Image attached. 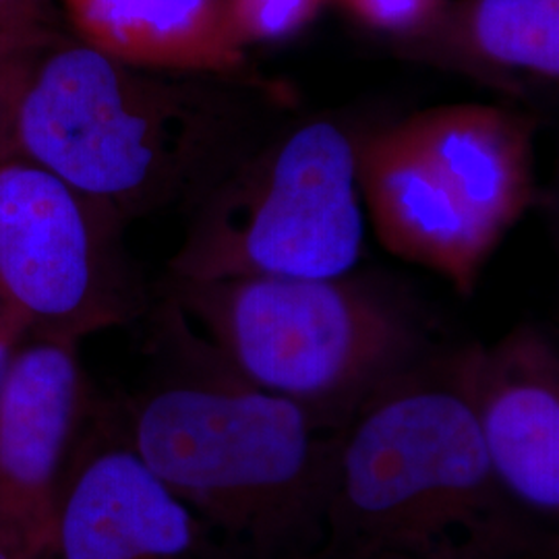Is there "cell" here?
Returning a JSON list of instances; mask_svg holds the SVG:
<instances>
[{
	"mask_svg": "<svg viewBox=\"0 0 559 559\" xmlns=\"http://www.w3.org/2000/svg\"><path fill=\"white\" fill-rule=\"evenodd\" d=\"M200 75L112 59L59 34L21 90L15 154L127 222L200 191L221 168L237 110Z\"/></svg>",
	"mask_w": 559,
	"mask_h": 559,
	"instance_id": "obj_3",
	"label": "cell"
},
{
	"mask_svg": "<svg viewBox=\"0 0 559 559\" xmlns=\"http://www.w3.org/2000/svg\"><path fill=\"white\" fill-rule=\"evenodd\" d=\"M362 25L400 41L423 36L441 15L445 0H338Z\"/></svg>",
	"mask_w": 559,
	"mask_h": 559,
	"instance_id": "obj_15",
	"label": "cell"
},
{
	"mask_svg": "<svg viewBox=\"0 0 559 559\" xmlns=\"http://www.w3.org/2000/svg\"><path fill=\"white\" fill-rule=\"evenodd\" d=\"M214 528L122 438L100 400L81 438L41 559H224Z\"/></svg>",
	"mask_w": 559,
	"mask_h": 559,
	"instance_id": "obj_8",
	"label": "cell"
},
{
	"mask_svg": "<svg viewBox=\"0 0 559 559\" xmlns=\"http://www.w3.org/2000/svg\"><path fill=\"white\" fill-rule=\"evenodd\" d=\"M164 340L173 362L135 396L112 402L122 438L249 558H316L340 433L245 380L170 305Z\"/></svg>",
	"mask_w": 559,
	"mask_h": 559,
	"instance_id": "obj_1",
	"label": "cell"
},
{
	"mask_svg": "<svg viewBox=\"0 0 559 559\" xmlns=\"http://www.w3.org/2000/svg\"><path fill=\"white\" fill-rule=\"evenodd\" d=\"M57 34H60V29H57V32H17V34H0V57L7 55V52H13V50H17V48H23V46L48 40V38H52V36H57Z\"/></svg>",
	"mask_w": 559,
	"mask_h": 559,
	"instance_id": "obj_20",
	"label": "cell"
},
{
	"mask_svg": "<svg viewBox=\"0 0 559 559\" xmlns=\"http://www.w3.org/2000/svg\"><path fill=\"white\" fill-rule=\"evenodd\" d=\"M21 340H23V334H21L20 328L9 320V316L0 309V380L4 376V369L13 357L15 348L20 346Z\"/></svg>",
	"mask_w": 559,
	"mask_h": 559,
	"instance_id": "obj_19",
	"label": "cell"
},
{
	"mask_svg": "<svg viewBox=\"0 0 559 559\" xmlns=\"http://www.w3.org/2000/svg\"><path fill=\"white\" fill-rule=\"evenodd\" d=\"M471 547L556 559L558 539L501 489L450 359L433 355L365 400L340 431L313 559Z\"/></svg>",
	"mask_w": 559,
	"mask_h": 559,
	"instance_id": "obj_2",
	"label": "cell"
},
{
	"mask_svg": "<svg viewBox=\"0 0 559 559\" xmlns=\"http://www.w3.org/2000/svg\"><path fill=\"white\" fill-rule=\"evenodd\" d=\"M362 253L355 138L311 120L207 193L170 278H340Z\"/></svg>",
	"mask_w": 559,
	"mask_h": 559,
	"instance_id": "obj_5",
	"label": "cell"
},
{
	"mask_svg": "<svg viewBox=\"0 0 559 559\" xmlns=\"http://www.w3.org/2000/svg\"><path fill=\"white\" fill-rule=\"evenodd\" d=\"M501 489L533 519L559 514V357L535 325L450 355Z\"/></svg>",
	"mask_w": 559,
	"mask_h": 559,
	"instance_id": "obj_9",
	"label": "cell"
},
{
	"mask_svg": "<svg viewBox=\"0 0 559 559\" xmlns=\"http://www.w3.org/2000/svg\"><path fill=\"white\" fill-rule=\"evenodd\" d=\"M404 44L483 75L558 81L559 0H445L438 21Z\"/></svg>",
	"mask_w": 559,
	"mask_h": 559,
	"instance_id": "obj_13",
	"label": "cell"
},
{
	"mask_svg": "<svg viewBox=\"0 0 559 559\" xmlns=\"http://www.w3.org/2000/svg\"><path fill=\"white\" fill-rule=\"evenodd\" d=\"M399 124L462 207L498 239L533 207V117L489 104H450Z\"/></svg>",
	"mask_w": 559,
	"mask_h": 559,
	"instance_id": "obj_11",
	"label": "cell"
},
{
	"mask_svg": "<svg viewBox=\"0 0 559 559\" xmlns=\"http://www.w3.org/2000/svg\"><path fill=\"white\" fill-rule=\"evenodd\" d=\"M355 164L381 247L473 295L501 239L462 207L400 124L355 140Z\"/></svg>",
	"mask_w": 559,
	"mask_h": 559,
	"instance_id": "obj_10",
	"label": "cell"
},
{
	"mask_svg": "<svg viewBox=\"0 0 559 559\" xmlns=\"http://www.w3.org/2000/svg\"><path fill=\"white\" fill-rule=\"evenodd\" d=\"M330 0H226L235 36L249 44H270L297 36Z\"/></svg>",
	"mask_w": 559,
	"mask_h": 559,
	"instance_id": "obj_14",
	"label": "cell"
},
{
	"mask_svg": "<svg viewBox=\"0 0 559 559\" xmlns=\"http://www.w3.org/2000/svg\"><path fill=\"white\" fill-rule=\"evenodd\" d=\"M73 38L162 73L235 78L247 67L226 0H60Z\"/></svg>",
	"mask_w": 559,
	"mask_h": 559,
	"instance_id": "obj_12",
	"label": "cell"
},
{
	"mask_svg": "<svg viewBox=\"0 0 559 559\" xmlns=\"http://www.w3.org/2000/svg\"><path fill=\"white\" fill-rule=\"evenodd\" d=\"M385 559H522L516 556H506V554H493V551H483V549H471V547H443L438 551L420 554V556H394Z\"/></svg>",
	"mask_w": 559,
	"mask_h": 559,
	"instance_id": "obj_18",
	"label": "cell"
},
{
	"mask_svg": "<svg viewBox=\"0 0 559 559\" xmlns=\"http://www.w3.org/2000/svg\"><path fill=\"white\" fill-rule=\"evenodd\" d=\"M100 400L80 344L23 338L0 380V539L46 554L60 491Z\"/></svg>",
	"mask_w": 559,
	"mask_h": 559,
	"instance_id": "obj_7",
	"label": "cell"
},
{
	"mask_svg": "<svg viewBox=\"0 0 559 559\" xmlns=\"http://www.w3.org/2000/svg\"><path fill=\"white\" fill-rule=\"evenodd\" d=\"M122 224L40 164L0 160V309L23 338L80 344L140 318L147 297Z\"/></svg>",
	"mask_w": 559,
	"mask_h": 559,
	"instance_id": "obj_6",
	"label": "cell"
},
{
	"mask_svg": "<svg viewBox=\"0 0 559 559\" xmlns=\"http://www.w3.org/2000/svg\"><path fill=\"white\" fill-rule=\"evenodd\" d=\"M168 305L245 380L334 433L383 383L431 357L406 300L346 276L170 278Z\"/></svg>",
	"mask_w": 559,
	"mask_h": 559,
	"instance_id": "obj_4",
	"label": "cell"
},
{
	"mask_svg": "<svg viewBox=\"0 0 559 559\" xmlns=\"http://www.w3.org/2000/svg\"><path fill=\"white\" fill-rule=\"evenodd\" d=\"M0 559H36L21 554L20 549H15L11 543L0 539Z\"/></svg>",
	"mask_w": 559,
	"mask_h": 559,
	"instance_id": "obj_21",
	"label": "cell"
},
{
	"mask_svg": "<svg viewBox=\"0 0 559 559\" xmlns=\"http://www.w3.org/2000/svg\"><path fill=\"white\" fill-rule=\"evenodd\" d=\"M55 0H0V34L57 32Z\"/></svg>",
	"mask_w": 559,
	"mask_h": 559,
	"instance_id": "obj_17",
	"label": "cell"
},
{
	"mask_svg": "<svg viewBox=\"0 0 559 559\" xmlns=\"http://www.w3.org/2000/svg\"><path fill=\"white\" fill-rule=\"evenodd\" d=\"M57 36L23 46L0 57V160L15 154V145H13L15 115H17L21 90L29 73V67L41 48L55 40Z\"/></svg>",
	"mask_w": 559,
	"mask_h": 559,
	"instance_id": "obj_16",
	"label": "cell"
}]
</instances>
